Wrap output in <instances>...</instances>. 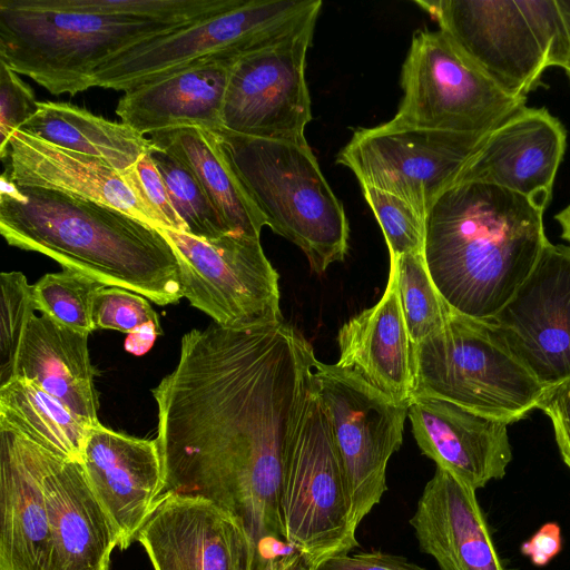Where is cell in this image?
Returning a JSON list of instances; mask_svg holds the SVG:
<instances>
[{"mask_svg": "<svg viewBox=\"0 0 570 570\" xmlns=\"http://www.w3.org/2000/svg\"><path fill=\"white\" fill-rule=\"evenodd\" d=\"M456 49L511 96L527 98L553 66L554 37L541 0L415 1Z\"/></svg>", "mask_w": 570, "mask_h": 570, "instance_id": "30bf717a", "label": "cell"}, {"mask_svg": "<svg viewBox=\"0 0 570 570\" xmlns=\"http://www.w3.org/2000/svg\"><path fill=\"white\" fill-rule=\"evenodd\" d=\"M150 140L191 169L233 234L261 237L265 219L237 178L216 131L176 127L150 135Z\"/></svg>", "mask_w": 570, "mask_h": 570, "instance_id": "4316f807", "label": "cell"}, {"mask_svg": "<svg viewBox=\"0 0 570 570\" xmlns=\"http://www.w3.org/2000/svg\"><path fill=\"white\" fill-rule=\"evenodd\" d=\"M218 134L232 168L272 230L299 247L323 274L345 258L350 227L308 144Z\"/></svg>", "mask_w": 570, "mask_h": 570, "instance_id": "277c9868", "label": "cell"}, {"mask_svg": "<svg viewBox=\"0 0 570 570\" xmlns=\"http://www.w3.org/2000/svg\"><path fill=\"white\" fill-rule=\"evenodd\" d=\"M39 109L32 88L0 61V158L8 155L9 141Z\"/></svg>", "mask_w": 570, "mask_h": 570, "instance_id": "8d00e7d4", "label": "cell"}, {"mask_svg": "<svg viewBox=\"0 0 570 570\" xmlns=\"http://www.w3.org/2000/svg\"><path fill=\"white\" fill-rule=\"evenodd\" d=\"M2 163V174L17 187L66 193L163 228L161 219L141 193L135 166L120 173L102 159L57 147L21 130L12 135Z\"/></svg>", "mask_w": 570, "mask_h": 570, "instance_id": "d6986e66", "label": "cell"}, {"mask_svg": "<svg viewBox=\"0 0 570 570\" xmlns=\"http://www.w3.org/2000/svg\"><path fill=\"white\" fill-rule=\"evenodd\" d=\"M136 540L154 570H254L245 529L202 497L164 492Z\"/></svg>", "mask_w": 570, "mask_h": 570, "instance_id": "2e32d148", "label": "cell"}, {"mask_svg": "<svg viewBox=\"0 0 570 570\" xmlns=\"http://www.w3.org/2000/svg\"><path fill=\"white\" fill-rule=\"evenodd\" d=\"M557 3L564 21L569 43L568 56L562 68L570 79V0H557Z\"/></svg>", "mask_w": 570, "mask_h": 570, "instance_id": "7bdbcfd3", "label": "cell"}, {"mask_svg": "<svg viewBox=\"0 0 570 570\" xmlns=\"http://www.w3.org/2000/svg\"><path fill=\"white\" fill-rule=\"evenodd\" d=\"M315 24L276 45L238 59L229 73L224 129L248 137L306 144L311 99L306 55Z\"/></svg>", "mask_w": 570, "mask_h": 570, "instance_id": "5bb4252c", "label": "cell"}, {"mask_svg": "<svg viewBox=\"0 0 570 570\" xmlns=\"http://www.w3.org/2000/svg\"><path fill=\"white\" fill-rule=\"evenodd\" d=\"M87 479L126 550L164 493V468L156 440L91 426L80 460Z\"/></svg>", "mask_w": 570, "mask_h": 570, "instance_id": "ac0fdd59", "label": "cell"}, {"mask_svg": "<svg viewBox=\"0 0 570 570\" xmlns=\"http://www.w3.org/2000/svg\"><path fill=\"white\" fill-rule=\"evenodd\" d=\"M32 287L36 308L41 314L82 333L90 334L96 330L92 303L96 293L106 285L63 268L62 272L43 275Z\"/></svg>", "mask_w": 570, "mask_h": 570, "instance_id": "d6a6232c", "label": "cell"}, {"mask_svg": "<svg viewBox=\"0 0 570 570\" xmlns=\"http://www.w3.org/2000/svg\"><path fill=\"white\" fill-rule=\"evenodd\" d=\"M362 189L381 226L390 256L423 254L425 218L399 196L374 187Z\"/></svg>", "mask_w": 570, "mask_h": 570, "instance_id": "d590c367", "label": "cell"}, {"mask_svg": "<svg viewBox=\"0 0 570 570\" xmlns=\"http://www.w3.org/2000/svg\"><path fill=\"white\" fill-rule=\"evenodd\" d=\"M236 62V61H235ZM233 61L189 66L125 91L116 114L141 135L185 126L217 130Z\"/></svg>", "mask_w": 570, "mask_h": 570, "instance_id": "cb8c5ba5", "label": "cell"}, {"mask_svg": "<svg viewBox=\"0 0 570 570\" xmlns=\"http://www.w3.org/2000/svg\"><path fill=\"white\" fill-rule=\"evenodd\" d=\"M321 7V0H242L120 52L98 68L92 87L127 91L200 62H235L315 24Z\"/></svg>", "mask_w": 570, "mask_h": 570, "instance_id": "52a82bcc", "label": "cell"}, {"mask_svg": "<svg viewBox=\"0 0 570 570\" xmlns=\"http://www.w3.org/2000/svg\"><path fill=\"white\" fill-rule=\"evenodd\" d=\"M279 508L286 544L314 570L360 546L331 424L315 382L286 455Z\"/></svg>", "mask_w": 570, "mask_h": 570, "instance_id": "ba28073f", "label": "cell"}, {"mask_svg": "<svg viewBox=\"0 0 570 570\" xmlns=\"http://www.w3.org/2000/svg\"><path fill=\"white\" fill-rule=\"evenodd\" d=\"M159 229L176 253L184 297L214 323L243 328L283 321L279 275L259 238L226 234L200 239Z\"/></svg>", "mask_w": 570, "mask_h": 570, "instance_id": "4fadbf2b", "label": "cell"}, {"mask_svg": "<svg viewBox=\"0 0 570 570\" xmlns=\"http://www.w3.org/2000/svg\"><path fill=\"white\" fill-rule=\"evenodd\" d=\"M33 287L21 272L0 274V386L13 379L23 333L35 315Z\"/></svg>", "mask_w": 570, "mask_h": 570, "instance_id": "e575fe53", "label": "cell"}, {"mask_svg": "<svg viewBox=\"0 0 570 570\" xmlns=\"http://www.w3.org/2000/svg\"><path fill=\"white\" fill-rule=\"evenodd\" d=\"M390 269L395 274L400 303L413 347L444 327L451 308L438 292L423 254L390 256Z\"/></svg>", "mask_w": 570, "mask_h": 570, "instance_id": "4dcf8cb0", "label": "cell"}, {"mask_svg": "<svg viewBox=\"0 0 570 570\" xmlns=\"http://www.w3.org/2000/svg\"><path fill=\"white\" fill-rule=\"evenodd\" d=\"M135 171L141 193L161 219L163 228L187 233V227L173 207L165 183L149 153L135 165Z\"/></svg>", "mask_w": 570, "mask_h": 570, "instance_id": "74e56055", "label": "cell"}, {"mask_svg": "<svg viewBox=\"0 0 570 570\" xmlns=\"http://www.w3.org/2000/svg\"><path fill=\"white\" fill-rule=\"evenodd\" d=\"M317 570H426L406 558L383 551L341 554L323 562Z\"/></svg>", "mask_w": 570, "mask_h": 570, "instance_id": "ab89813d", "label": "cell"}, {"mask_svg": "<svg viewBox=\"0 0 570 570\" xmlns=\"http://www.w3.org/2000/svg\"><path fill=\"white\" fill-rule=\"evenodd\" d=\"M546 387L570 381V246H544L532 272L489 321Z\"/></svg>", "mask_w": 570, "mask_h": 570, "instance_id": "9a60e30c", "label": "cell"}, {"mask_svg": "<svg viewBox=\"0 0 570 570\" xmlns=\"http://www.w3.org/2000/svg\"><path fill=\"white\" fill-rule=\"evenodd\" d=\"M475 491L436 466L417 501L410 524L440 570H505Z\"/></svg>", "mask_w": 570, "mask_h": 570, "instance_id": "7402d4cb", "label": "cell"}, {"mask_svg": "<svg viewBox=\"0 0 570 570\" xmlns=\"http://www.w3.org/2000/svg\"><path fill=\"white\" fill-rule=\"evenodd\" d=\"M95 328L127 333V352L146 353L161 334L159 318L146 297L119 287L99 289L92 303Z\"/></svg>", "mask_w": 570, "mask_h": 570, "instance_id": "836d02e7", "label": "cell"}, {"mask_svg": "<svg viewBox=\"0 0 570 570\" xmlns=\"http://www.w3.org/2000/svg\"><path fill=\"white\" fill-rule=\"evenodd\" d=\"M0 429L77 461L90 430L58 399L22 377L0 386Z\"/></svg>", "mask_w": 570, "mask_h": 570, "instance_id": "f1b7e54d", "label": "cell"}, {"mask_svg": "<svg viewBox=\"0 0 570 570\" xmlns=\"http://www.w3.org/2000/svg\"><path fill=\"white\" fill-rule=\"evenodd\" d=\"M314 377L357 529L387 490L386 468L402 444L409 403L392 400L354 371L336 364L317 361Z\"/></svg>", "mask_w": 570, "mask_h": 570, "instance_id": "8fae6325", "label": "cell"}, {"mask_svg": "<svg viewBox=\"0 0 570 570\" xmlns=\"http://www.w3.org/2000/svg\"><path fill=\"white\" fill-rule=\"evenodd\" d=\"M43 483L51 528L49 570H109L117 532L81 462L46 450Z\"/></svg>", "mask_w": 570, "mask_h": 570, "instance_id": "603a6c76", "label": "cell"}, {"mask_svg": "<svg viewBox=\"0 0 570 570\" xmlns=\"http://www.w3.org/2000/svg\"><path fill=\"white\" fill-rule=\"evenodd\" d=\"M46 450L0 429V570H49Z\"/></svg>", "mask_w": 570, "mask_h": 570, "instance_id": "44dd1931", "label": "cell"}, {"mask_svg": "<svg viewBox=\"0 0 570 570\" xmlns=\"http://www.w3.org/2000/svg\"><path fill=\"white\" fill-rule=\"evenodd\" d=\"M488 134L420 129L392 120L357 128L336 163L350 168L362 187H374L407 202L423 218L455 185Z\"/></svg>", "mask_w": 570, "mask_h": 570, "instance_id": "7c38bea8", "label": "cell"}, {"mask_svg": "<svg viewBox=\"0 0 570 570\" xmlns=\"http://www.w3.org/2000/svg\"><path fill=\"white\" fill-rule=\"evenodd\" d=\"M566 147L562 122L546 108L524 105L489 132L456 184L499 186L544 210Z\"/></svg>", "mask_w": 570, "mask_h": 570, "instance_id": "e0dca14e", "label": "cell"}, {"mask_svg": "<svg viewBox=\"0 0 570 570\" xmlns=\"http://www.w3.org/2000/svg\"><path fill=\"white\" fill-rule=\"evenodd\" d=\"M88 336L35 314L23 333L13 377L32 381L91 428L100 422Z\"/></svg>", "mask_w": 570, "mask_h": 570, "instance_id": "484cf974", "label": "cell"}, {"mask_svg": "<svg viewBox=\"0 0 570 570\" xmlns=\"http://www.w3.org/2000/svg\"><path fill=\"white\" fill-rule=\"evenodd\" d=\"M393 122L420 129L488 134L524 106L468 60L442 30L413 33Z\"/></svg>", "mask_w": 570, "mask_h": 570, "instance_id": "9c48e42d", "label": "cell"}, {"mask_svg": "<svg viewBox=\"0 0 570 570\" xmlns=\"http://www.w3.org/2000/svg\"><path fill=\"white\" fill-rule=\"evenodd\" d=\"M538 409L550 419L559 452L570 469V381L547 389Z\"/></svg>", "mask_w": 570, "mask_h": 570, "instance_id": "f35d334b", "label": "cell"}, {"mask_svg": "<svg viewBox=\"0 0 570 570\" xmlns=\"http://www.w3.org/2000/svg\"><path fill=\"white\" fill-rule=\"evenodd\" d=\"M336 341L337 366L354 371L392 400L410 403L413 394L412 343L392 269L380 301L344 323Z\"/></svg>", "mask_w": 570, "mask_h": 570, "instance_id": "d4e9b609", "label": "cell"}, {"mask_svg": "<svg viewBox=\"0 0 570 570\" xmlns=\"http://www.w3.org/2000/svg\"><path fill=\"white\" fill-rule=\"evenodd\" d=\"M149 154L165 183L173 207L187 227L186 234L200 239L233 234L185 163L155 145Z\"/></svg>", "mask_w": 570, "mask_h": 570, "instance_id": "1f68e13d", "label": "cell"}, {"mask_svg": "<svg viewBox=\"0 0 570 570\" xmlns=\"http://www.w3.org/2000/svg\"><path fill=\"white\" fill-rule=\"evenodd\" d=\"M187 24L50 10L0 1V61L51 95L92 87L98 68L131 47Z\"/></svg>", "mask_w": 570, "mask_h": 570, "instance_id": "5b68a950", "label": "cell"}, {"mask_svg": "<svg viewBox=\"0 0 570 570\" xmlns=\"http://www.w3.org/2000/svg\"><path fill=\"white\" fill-rule=\"evenodd\" d=\"M40 8L191 24L238 6L242 0H31Z\"/></svg>", "mask_w": 570, "mask_h": 570, "instance_id": "f546056e", "label": "cell"}, {"mask_svg": "<svg viewBox=\"0 0 570 570\" xmlns=\"http://www.w3.org/2000/svg\"><path fill=\"white\" fill-rule=\"evenodd\" d=\"M562 549L561 528L547 522L521 544V553L537 567L547 566Z\"/></svg>", "mask_w": 570, "mask_h": 570, "instance_id": "60d3db41", "label": "cell"}, {"mask_svg": "<svg viewBox=\"0 0 570 570\" xmlns=\"http://www.w3.org/2000/svg\"><path fill=\"white\" fill-rule=\"evenodd\" d=\"M544 210L499 186L464 181L425 215L423 256L448 306L491 320L513 296L549 242Z\"/></svg>", "mask_w": 570, "mask_h": 570, "instance_id": "3957f363", "label": "cell"}, {"mask_svg": "<svg viewBox=\"0 0 570 570\" xmlns=\"http://www.w3.org/2000/svg\"><path fill=\"white\" fill-rule=\"evenodd\" d=\"M317 361L284 321L213 323L184 334L177 365L151 390L164 492L202 497L230 513L253 542L254 567L289 548L282 479Z\"/></svg>", "mask_w": 570, "mask_h": 570, "instance_id": "6da1fadb", "label": "cell"}, {"mask_svg": "<svg viewBox=\"0 0 570 570\" xmlns=\"http://www.w3.org/2000/svg\"><path fill=\"white\" fill-rule=\"evenodd\" d=\"M19 130L57 147L102 159L125 173L154 144L124 122L112 121L66 101H39V109Z\"/></svg>", "mask_w": 570, "mask_h": 570, "instance_id": "83f0119b", "label": "cell"}, {"mask_svg": "<svg viewBox=\"0 0 570 570\" xmlns=\"http://www.w3.org/2000/svg\"><path fill=\"white\" fill-rule=\"evenodd\" d=\"M259 570H314L305 559L294 550L285 551L265 562Z\"/></svg>", "mask_w": 570, "mask_h": 570, "instance_id": "b9f144b4", "label": "cell"}, {"mask_svg": "<svg viewBox=\"0 0 570 570\" xmlns=\"http://www.w3.org/2000/svg\"><path fill=\"white\" fill-rule=\"evenodd\" d=\"M0 233L10 246L158 305L183 295L176 253L161 230L119 209L66 193L17 187L1 175Z\"/></svg>", "mask_w": 570, "mask_h": 570, "instance_id": "7a4b0ae2", "label": "cell"}, {"mask_svg": "<svg viewBox=\"0 0 570 570\" xmlns=\"http://www.w3.org/2000/svg\"><path fill=\"white\" fill-rule=\"evenodd\" d=\"M413 394L450 401L509 424L538 405L546 387L487 321L451 309L442 330L412 347Z\"/></svg>", "mask_w": 570, "mask_h": 570, "instance_id": "8992f818", "label": "cell"}, {"mask_svg": "<svg viewBox=\"0 0 570 570\" xmlns=\"http://www.w3.org/2000/svg\"><path fill=\"white\" fill-rule=\"evenodd\" d=\"M554 219L561 228V237L570 244V204L560 210Z\"/></svg>", "mask_w": 570, "mask_h": 570, "instance_id": "ee69618b", "label": "cell"}, {"mask_svg": "<svg viewBox=\"0 0 570 570\" xmlns=\"http://www.w3.org/2000/svg\"><path fill=\"white\" fill-rule=\"evenodd\" d=\"M407 417L422 453L478 490L502 479L512 460L508 424L432 396H414Z\"/></svg>", "mask_w": 570, "mask_h": 570, "instance_id": "ffe728a7", "label": "cell"}]
</instances>
